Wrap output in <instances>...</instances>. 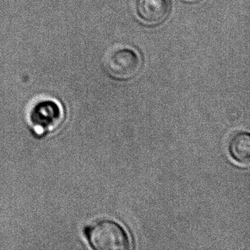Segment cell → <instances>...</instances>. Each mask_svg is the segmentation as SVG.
Listing matches in <instances>:
<instances>
[{
    "instance_id": "cell-1",
    "label": "cell",
    "mask_w": 250,
    "mask_h": 250,
    "mask_svg": "<svg viewBox=\"0 0 250 250\" xmlns=\"http://www.w3.org/2000/svg\"><path fill=\"white\" fill-rule=\"evenodd\" d=\"M90 247L96 250H126L131 248L128 234L118 222L102 219L84 228Z\"/></svg>"
},
{
    "instance_id": "cell-2",
    "label": "cell",
    "mask_w": 250,
    "mask_h": 250,
    "mask_svg": "<svg viewBox=\"0 0 250 250\" xmlns=\"http://www.w3.org/2000/svg\"><path fill=\"white\" fill-rule=\"evenodd\" d=\"M105 69L115 80L126 81L135 77L142 62L137 52L128 48L115 49L105 60Z\"/></svg>"
},
{
    "instance_id": "cell-6",
    "label": "cell",
    "mask_w": 250,
    "mask_h": 250,
    "mask_svg": "<svg viewBox=\"0 0 250 250\" xmlns=\"http://www.w3.org/2000/svg\"><path fill=\"white\" fill-rule=\"evenodd\" d=\"M188 1H191V2H194V1H197V0H188Z\"/></svg>"
},
{
    "instance_id": "cell-3",
    "label": "cell",
    "mask_w": 250,
    "mask_h": 250,
    "mask_svg": "<svg viewBox=\"0 0 250 250\" xmlns=\"http://www.w3.org/2000/svg\"><path fill=\"white\" fill-rule=\"evenodd\" d=\"M169 8L168 0H139L137 14L146 25L156 26L167 18Z\"/></svg>"
},
{
    "instance_id": "cell-4",
    "label": "cell",
    "mask_w": 250,
    "mask_h": 250,
    "mask_svg": "<svg viewBox=\"0 0 250 250\" xmlns=\"http://www.w3.org/2000/svg\"><path fill=\"white\" fill-rule=\"evenodd\" d=\"M61 111L56 103L50 101L41 102L32 112V123L39 128L49 131L61 122Z\"/></svg>"
},
{
    "instance_id": "cell-5",
    "label": "cell",
    "mask_w": 250,
    "mask_h": 250,
    "mask_svg": "<svg viewBox=\"0 0 250 250\" xmlns=\"http://www.w3.org/2000/svg\"><path fill=\"white\" fill-rule=\"evenodd\" d=\"M229 155L241 165H248L250 160V137L248 132L237 133L231 139L228 146Z\"/></svg>"
}]
</instances>
